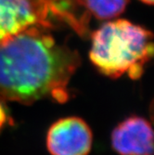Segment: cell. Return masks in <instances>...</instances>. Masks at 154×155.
Listing matches in <instances>:
<instances>
[{
    "mask_svg": "<svg viewBox=\"0 0 154 155\" xmlns=\"http://www.w3.org/2000/svg\"><path fill=\"white\" fill-rule=\"evenodd\" d=\"M49 31L30 27L0 40V101H68V84L81 58L76 50L57 43Z\"/></svg>",
    "mask_w": 154,
    "mask_h": 155,
    "instance_id": "1",
    "label": "cell"
},
{
    "mask_svg": "<svg viewBox=\"0 0 154 155\" xmlns=\"http://www.w3.org/2000/svg\"><path fill=\"white\" fill-rule=\"evenodd\" d=\"M89 58L110 78L139 79L153 56V35L146 28L120 19L101 25L92 34Z\"/></svg>",
    "mask_w": 154,
    "mask_h": 155,
    "instance_id": "2",
    "label": "cell"
},
{
    "mask_svg": "<svg viewBox=\"0 0 154 155\" xmlns=\"http://www.w3.org/2000/svg\"><path fill=\"white\" fill-rule=\"evenodd\" d=\"M90 14L81 0H0V40L30 27L53 29L55 22L71 26L81 36L89 32Z\"/></svg>",
    "mask_w": 154,
    "mask_h": 155,
    "instance_id": "3",
    "label": "cell"
},
{
    "mask_svg": "<svg viewBox=\"0 0 154 155\" xmlns=\"http://www.w3.org/2000/svg\"><path fill=\"white\" fill-rule=\"evenodd\" d=\"M92 142L88 124L75 116L55 122L47 136V147L51 155H88Z\"/></svg>",
    "mask_w": 154,
    "mask_h": 155,
    "instance_id": "4",
    "label": "cell"
},
{
    "mask_svg": "<svg viewBox=\"0 0 154 155\" xmlns=\"http://www.w3.org/2000/svg\"><path fill=\"white\" fill-rule=\"evenodd\" d=\"M111 146L119 155H153V131L143 117L131 116L111 133Z\"/></svg>",
    "mask_w": 154,
    "mask_h": 155,
    "instance_id": "5",
    "label": "cell"
},
{
    "mask_svg": "<svg viewBox=\"0 0 154 155\" xmlns=\"http://www.w3.org/2000/svg\"><path fill=\"white\" fill-rule=\"evenodd\" d=\"M129 0H81L87 11L97 19H113L123 12Z\"/></svg>",
    "mask_w": 154,
    "mask_h": 155,
    "instance_id": "6",
    "label": "cell"
},
{
    "mask_svg": "<svg viewBox=\"0 0 154 155\" xmlns=\"http://www.w3.org/2000/svg\"><path fill=\"white\" fill-rule=\"evenodd\" d=\"M6 118H7V116H6V110L2 107V105L0 104V127H2L3 124L6 121Z\"/></svg>",
    "mask_w": 154,
    "mask_h": 155,
    "instance_id": "7",
    "label": "cell"
},
{
    "mask_svg": "<svg viewBox=\"0 0 154 155\" xmlns=\"http://www.w3.org/2000/svg\"><path fill=\"white\" fill-rule=\"evenodd\" d=\"M140 1L147 4V5H152L153 4V0H140Z\"/></svg>",
    "mask_w": 154,
    "mask_h": 155,
    "instance_id": "8",
    "label": "cell"
}]
</instances>
